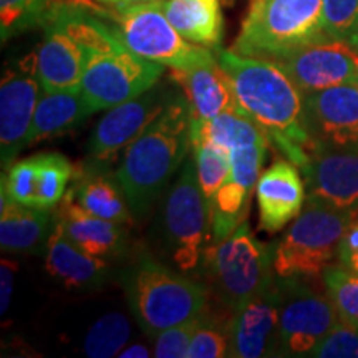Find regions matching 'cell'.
<instances>
[{"label":"cell","instance_id":"7a4b0ae2","mask_svg":"<svg viewBox=\"0 0 358 358\" xmlns=\"http://www.w3.org/2000/svg\"><path fill=\"white\" fill-rule=\"evenodd\" d=\"M191 106L174 93L158 118L124 150L115 176L122 185L134 217H145L171 185L191 150Z\"/></svg>","mask_w":358,"mask_h":358},{"label":"cell","instance_id":"30bf717a","mask_svg":"<svg viewBox=\"0 0 358 358\" xmlns=\"http://www.w3.org/2000/svg\"><path fill=\"white\" fill-rule=\"evenodd\" d=\"M282 303L277 357H310L340 320L329 294L310 287L306 279H280Z\"/></svg>","mask_w":358,"mask_h":358},{"label":"cell","instance_id":"7bdbcfd3","mask_svg":"<svg viewBox=\"0 0 358 358\" xmlns=\"http://www.w3.org/2000/svg\"><path fill=\"white\" fill-rule=\"evenodd\" d=\"M357 85H358V80H357Z\"/></svg>","mask_w":358,"mask_h":358},{"label":"cell","instance_id":"ac0fdd59","mask_svg":"<svg viewBox=\"0 0 358 358\" xmlns=\"http://www.w3.org/2000/svg\"><path fill=\"white\" fill-rule=\"evenodd\" d=\"M256 199L261 229L282 231L302 213L307 203L302 169L289 158L274 161L259 176Z\"/></svg>","mask_w":358,"mask_h":358},{"label":"cell","instance_id":"44dd1931","mask_svg":"<svg viewBox=\"0 0 358 358\" xmlns=\"http://www.w3.org/2000/svg\"><path fill=\"white\" fill-rule=\"evenodd\" d=\"M57 222L66 237L80 249L105 261L115 259L127 250L128 231L116 224L85 211L69 194L55 208Z\"/></svg>","mask_w":358,"mask_h":358},{"label":"cell","instance_id":"7c38bea8","mask_svg":"<svg viewBox=\"0 0 358 358\" xmlns=\"http://www.w3.org/2000/svg\"><path fill=\"white\" fill-rule=\"evenodd\" d=\"M174 92L155 85L143 95L108 110L88 141V159L106 164L136 141L166 108Z\"/></svg>","mask_w":358,"mask_h":358},{"label":"cell","instance_id":"8d00e7d4","mask_svg":"<svg viewBox=\"0 0 358 358\" xmlns=\"http://www.w3.org/2000/svg\"><path fill=\"white\" fill-rule=\"evenodd\" d=\"M17 271H19V264L12 259H2L0 262V313L2 315H6L10 308Z\"/></svg>","mask_w":358,"mask_h":358},{"label":"cell","instance_id":"e575fe53","mask_svg":"<svg viewBox=\"0 0 358 358\" xmlns=\"http://www.w3.org/2000/svg\"><path fill=\"white\" fill-rule=\"evenodd\" d=\"M310 357L315 358H358V329L338 320L325 335Z\"/></svg>","mask_w":358,"mask_h":358},{"label":"cell","instance_id":"f35d334b","mask_svg":"<svg viewBox=\"0 0 358 358\" xmlns=\"http://www.w3.org/2000/svg\"><path fill=\"white\" fill-rule=\"evenodd\" d=\"M151 355H153V353H151L150 348L141 345V343H134V345L124 347L122 353H120L122 358H148Z\"/></svg>","mask_w":358,"mask_h":358},{"label":"cell","instance_id":"8fae6325","mask_svg":"<svg viewBox=\"0 0 358 358\" xmlns=\"http://www.w3.org/2000/svg\"><path fill=\"white\" fill-rule=\"evenodd\" d=\"M37 73V52L6 65L0 82V158L7 169L29 141L35 110L42 96Z\"/></svg>","mask_w":358,"mask_h":358},{"label":"cell","instance_id":"2e32d148","mask_svg":"<svg viewBox=\"0 0 358 358\" xmlns=\"http://www.w3.org/2000/svg\"><path fill=\"white\" fill-rule=\"evenodd\" d=\"M282 294L275 279L243 306L232 310L229 319V357H277Z\"/></svg>","mask_w":358,"mask_h":358},{"label":"cell","instance_id":"ab89813d","mask_svg":"<svg viewBox=\"0 0 358 358\" xmlns=\"http://www.w3.org/2000/svg\"><path fill=\"white\" fill-rule=\"evenodd\" d=\"M105 7L111 8V10H120V8H127L131 6H138V3H150L158 2V0H98Z\"/></svg>","mask_w":358,"mask_h":358},{"label":"cell","instance_id":"60d3db41","mask_svg":"<svg viewBox=\"0 0 358 358\" xmlns=\"http://www.w3.org/2000/svg\"><path fill=\"white\" fill-rule=\"evenodd\" d=\"M342 266L347 267V268H350V271H353V272H358V254H355V256H352L350 259H347V261L343 262Z\"/></svg>","mask_w":358,"mask_h":358},{"label":"cell","instance_id":"8992f818","mask_svg":"<svg viewBox=\"0 0 358 358\" xmlns=\"http://www.w3.org/2000/svg\"><path fill=\"white\" fill-rule=\"evenodd\" d=\"M350 211H335L306 203L274 245V272L280 279H317L338 257L340 241L352 219Z\"/></svg>","mask_w":358,"mask_h":358},{"label":"cell","instance_id":"4fadbf2b","mask_svg":"<svg viewBox=\"0 0 358 358\" xmlns=\"http://www.w3.org/2000/svg\"><path fill=\"white\" fill-rule=\"evenodd\" d=\"M75 166L60 153H40L15 159L2 173L7 198L19 204L40 209H55L69 191Z\"/></svg>","mask_w":358,"mask_h":358},{"label":"cell","instance_id":"6da1fadb","mask_svg":"<svg viewBox=\"0 0 358 358\" xmlns=\"http://www.w3.org/2000/svg\"><path fill=\"white\" fill-rule=\"evenodd\" d=\"M217 60L229 75L237 105L285 158L302 168L313 143L307 128L306 93L274 60L219 50Z\"/></svg>","mask_w":358,"mask_h":358},{"label":"cell","instance_id":"ffe728a7","mask_svg":"<svg viewBox=\"0 0 358 358\" xmlns=\"http://www.w3.org/2000/svg\"><path fill=\"white\" fill-rule=\"evenodd\" d=\"M66 194L85 211L106 221L128 226L136 219L122 185L115 174L106 171L103 163L88 159L83 166H75Z\"/></svg>","mask_w":358,"mask_h":358},{"label":"cell","instance_id":"ba28073f","mask_svg":"<svg viewBox=\"0 0 358 358\" xmlns=\"http://www.w3.org/2000/svg\"><path fill=\"white\" fill-rule=\"evenodd\" d=\"M113 30L129 50L171 70H187L216 62L211 48L189 42L164 15L161 0L115 10Z\"/></svg>","mask_w":358,"mask_h":358},{"label":"cell","instance_id":"d4e9b609","mask_svg":"<svg viewBox=\"0 0 358 358\" xmlns=\"http://www.w3.org/2000/svg\"><path fill=\"white\" fill-rule=\"evenodd\" d=\"M93 113L96 111L90 105L82 87L62 92H43L35 110L27 145L30 146L69 133Z\"/></svg>","mask_w":358,"mask_h":358},{"label":"cell","instance_id":"484cf974","mask_svg":"<svg viewBox=\"0 0 358 358\" xmlns=\"http://www.w3.org/2000/svg\"><path fill=\"white\" fill-rule=\"evenodd\" d=\"M161 7L186 40L219 50L224 35L221 0H161Z\"/></svg>","mask_w":358,"mask_h":358},{"label":"cell","instance_id":"5bb4252c","mask_svg":"<svg viewBox=\"0 0 358 358\" xmlns=\"http://www.w3.org/2000/svg\"><path fill=\"white\" fill-rule=\"evenodd\" d=\"M275 62L306 95L358 80V50L348 40L324 38Z\"/></svg>","mask_w":358,"mask_h":358},{"label":"cell","instance_id":"9c48e42d","mask_svg":"<svg viewBox=\"0 0 358 358\" xmlns=\"http://www.w3.org/2000/svg\"><path fill=\"white\" fill-rule=\"evenodd\" d=\"M164 65L146 60L124 43L88 55L82 92L95 111L110 110L158 85Z\"/></svg>","mask_w":358,"mask_h":358},{"label":"cell","instance_id":"d590c367","mask_svg":"<svg viewBox=\"0 0 358 358\" xmlns=\"http://www.w3.org/2000/svg\"><path fill=\"white\" fill-rule=\"evenodd\" d=\"M324 24L329 37L347 40L358 24V0H324Z\"/></svg>","mask_w":358,"mask_h":358},{"label":"cell","instance_id":"cb8c5ba5","mask_svg":"<svg viewBox=\"0 0 358 358\" xmlns=\"http://www.w3.org/2000/svg\"><path fill=\"white\" fill-rule=\"evenodd\" d=\"M55 209L19 204L0 194V245L7 252H38L55 227Z\"/></svg>","mask_w":358,"mask_h":358},{"label":"cell","instance_id":"3957f363","mask_svg":"<svg viewBox=\"0 0 358 358\" xmlns=\"http://www.w3.org/2000/svg\"><path fill=\"white\" fill-rule=\"evenodd\" d=\"M120 284L134 320L150 337L194 319L208 306L203 285L146 254L120 272Z\"/></svg>","mask_w":358,"mask_h":358},{"label":"cell","instance_id":"836d02e7","mask_svg":"<svg viewBox=\"0 0 358 358\" xmlns=\"http://www.w3.org/2000/svg\"><path fill=\"white\" fill-rule=\"evenodd\" d=\"M206 310V308H204ZM203 315V313H201ZM201 315L194 319L169 327L153 335V357L156 358H186L189 350L192 335L201 324Z\"/></svg>","mask_w":358,"mask_h":358},{"label":"cell","instance_id":"1f68e13d","mask_svg":"<svg viewBox=\"0 0 358 358\" xmlns=\"http://www.w3.org/2000/svg\"><path fill=\"white\" fill-rule=\"evenodd\" d=\"M231 319V317H229ZM229 319L203 312L201 324L192 335L186 358H224L229 357L231 334Z\"/></svg>","mask_w":358,"mask_h":358},{"label":"cell","instance_id":"4dcf8cb0","mask_svg":"<svg viewBox=\"0 0 358 358\" xmlns=\"http://www.w3.org/2000/svg\"><path fill=\"white\" fill-rule=\"evenodd\" d=\"M327 294L337 308L340 320L358 329V272L332 264L322 274Z\"/></svg>","mask_w":358,"mask_h":358},{"label":"cell","instance_id":"9a60e30c","mask_svg":"<svg viewBox=\"0 0 358 358\" xmlns=\"http://www.w3.org/2000/svg\"><path fill=\"white\" fill-rule=\"evenodd\" d=\"M313 150L358 151V85L347 83L306 95Z\"/></svg>","mask_w":358,"mask_h":358},{"label":"cell","instance_id":"f546056e","mask_svg":"<svg viewBox=\"0 0 358 358\" xmlns=\"http://www.w3.org/2000/svg\"><path fill=\"white\" fill-rule=\"evenodd\" d=\"M53 12L52 0H0V37L6 43L17 35L43 27Z\"/></svg>","mask_w":358,"mask_h":358},{"label":"cell","instance_id":"277c9868","mask_svg":"<svg viewBox=\"0 0 358 358\" xmlns=\"http://www.w3.org/2000/svg\"><path fill=\"white\" fill-rule=\"evenodd\" d=\"M324 38V0H250L232 52L275 62Z\"/></svg>","mask_w":358,"mask_h":358},{"label":"cell","instance_id":"603a6c76","mask_svg":"<svg viewBox=\"0 0 358 358\" xmlns=\"http://www.w3.org/2000/svg\"><path fill=\"white\" fill-rule=\"evenodd\" d=\"M169 77L181 87L191 106L192 120H209L226 111L241 110L229 75L219 60L194 69L171 70Z\"/></svg>","mask_w":358,"mask_h":358},{"label":"cell","instance_id":"7402d4cb","mask_svg":"<svg viewBox=\"0 0 358 358\" xmlns=\"http://www.w3.org/2000/svg\"><path fill=\"white\" fill-rule=\"evenodd\" d=\"M45 268L53 279L70 290H98L111 277L108 261L90 256L75 245L58 222H55L45 248Z\"/></svg>","mask_w":358,"mask_h":358},{"label":"cell","instance_id":"b9f144b4","mask_svg":"<svg viewBox=\"0 0 358 358\" xmlns=\"http://www.w3.org/2000/svg\"><path fill=\"white\" fill-rule=\"evenodd\" d=\"M347 40H348V42H350V45H352L353 48H357V50H358V24H357L355 29L352 30V34L348 35Z\"/></svg>","mask_w":358,"mask_h":358},{"label":"cell","instance_id":"74e56055","mask_svg":"<svg viewBox=\"0 0 358 358\" xmlns=\"http://www.w3.org/2000/svg\"><path fill=\"white\" fill-rule=\"evenodd\" d=\"M53 7L55 8H66V10H83L95 13V15L101 17V19L113 22L115 10L105 7L98 0H52Z\"/></svg>","mask_w":358,"mask_h":358},{"label":"cell","instance_id":"f1b7e54d","mask_svg":"<svg viewBox=\"0 0 358 358\" xmlns=\"http://www.w3.org/2000/svg\"><path fill=\"white\" fill-rule=\"evenodd\" d=\"M131 325L120 312H108L90 327L83 342V352L92 358L120 357L127 347Z\"/></svg>","mask_w":358,"mask_h":358},{"label":"cell","instance_id":"5b68a950","mask_svg":"<svg viewBox=\"0 0 358 358\" xmlns=\"http://www.w3.org/2000/svg\"><path fill=\"white\" fill-rule=\"evenodd\" d=\"M199 268L217 301L232 312L275 279L274 245L257 239L244 221L229 237L206 248Z\"/></svg>","mask_w":358,"mask_h":358},{"label":"cell","instance_id":"52a82bcc","mask_svg":"<svg viewBox=\"0 0 358 358\" xmlns=\"http://www.w3.org/2000/svg\"><path fill=\"white\" fill-rule=\"evenodd\" d=\"M164 250L182 274L199 271L211 237V211L198 181L196 163L186 159L163 204Z\"/></svg>","mask_w":358,"mask_h":358},{"label":"cell","instance_id":"d6986e66","mask_svg":"<svg viewBox=\"0 0 358 358\" xmlns=\"http://www.w3.org/2000/svg\"><path fill=\"white\" fill-rule=\"evenodd\" d=\"M43 32L37 50V73L43 92L82 87L88 62L85 48L57 22L45 24Z\"/></svg>","mask_w":358,"mask_h":358},{"label":"cell","instance_id":"d6a6232c","mask_svg":"<svg viewBox=\"0 0 358 358\" xmlns=\"http://www.w3.org/2000/svg\"><path fill=\"white\" fill-rule=\"evenodd\" d=\"M194 153L198 181L208 203L216 196V192L224 186L231 176L229 155L213 145H198L191 148Z\"/></svg>","mask_w":358,"mask_h":358},{"label":"cell","instance_id":"4316f807","mask_svg":"<svg viewBox=\"0 0 358 358\" xmlns=\"http://www.w3.org/2000/svg\"><path fill=\"white\" fill-rule=\"evenodd\" d=\"M266 141V133L243 110L226 111L209 120H192L191 123V148L213 145L229 155L237 148Z\"/></svg>","mask_w":358,"mask_h":358},{"label":"cell","instance_id":"83f0119b","mask_svg":"<svg viewBox=\"0 0 358 358\" xmlns=\"http://www.w3.org/2000/svg\"><path fill=\"white\" fill-rule=\"evenodd\" d=\"M254 187L236 181L229 176L224 186L209 203L211 211V244H217L229 237L244 221H248L249 206Z\"/></svg>","mask_w":358,"mask_h":358},{"label":"cell","instance_id":"e0dca14e","mask_svg":"<svg viewBox=\"0 0 358 358\" xmlns=\"http://www.w3.org/2000/svg\"><path fill=\"white\" fill-rule=\"evenodd\" d=\"M301 169L308 203L335 211L358 208V151L315 148Z\"/></svg>","mask_w":358,"mask_h":358}]
</instances>
